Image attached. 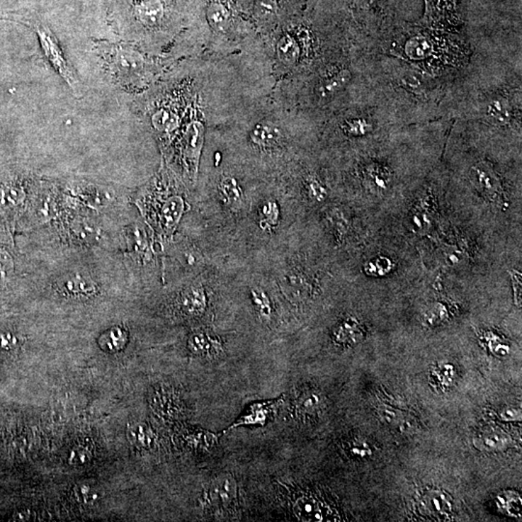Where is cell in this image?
Instances as JSON below:
<instances>
[{
  "label": "cell",
  "mask_w": 522,
  "mask_h": 522,
  "mask_svg": "<svg viewBox=\"0 0 522 522\" xmlns=\"http://www.w3.org/2000/svg\"><path fill=\"white\" fill-rule=\"evenodd\" d=\"M453 129L470 142H521V54L473 50L446 101Z\"/></svg>",
  "instance_id": "1"
},
{
  "label": "cell",
  "mask_w": 522,
  "mask_h": 522,
  "mask_svg": "<svg viewBox=\"0 0 522 522\" xmlns=\"http://www.w3.org/2000/svg\"><path fill=\"white\" fill-rule=\"evenodd\" d=\"M365 52L370 103L402 126L447 118V97L454 84L390 55Z\"/></svg>",
  "instance_id": "2"
},
{
  "label": "cell",
  "mask_w": 522,
  "mask_h": 522,
  "mask_svg": "<svg viewBox=\"0 0 522 522\" xmlns=\"http://www.w3.org/2000/svg\"><path fill=\"white\" fill-rule=\"evenodd\" d=\"M365 50L396 57L452 84L467 68L473 55L467 33L422 25L370 29L365 37Z\"/></svg>",
  "instance_id": "3"
},
{
  "label": "cell",
  "mask_w": 522,
  "mask_h": 522,
  "mask_svg": "<svg viewBox=\"0 0 522 522\" xmlns=\"http://www.w3.org/2000/svg\"><path fill=\"white\" fill-rule=\"evenodd\" d=\"M96 50L111 79L120 86L137 83L147 66L144 57L126 45L98 42Z\"/></svg>",
  "instance_id": "4"
},
{
  "label": "cell",
  "mask_w": 522,
  "mask_h": 522,
  "mask_svg": "<svg viewBox=\"0 0 522 522\" xmlns=\"http://www.w3.org/2000/svg\"><path fill=\"white\" fill-rule=\"evenodd\" d=\"M203 505L214 515L227 516L238 505V487L232 475H220L212 480L204 489Z\"/></svg>",
  "instance_id": "5"
},
{
  "label": "cell",
  "mask_w": 522,
  "mask_h": 522,
  "mask_svg": "<svg viewBox=\"0 0 522 522\" xmlns=\"http://www.w3.org/2000/svg\"><path fill=\"white\" fill-rule=\"evenodd\" d=\"M35 30L38 34L40 45L43 50L45 57L49 60L52 67L59 74L61 78L64 79L68 86L71 87L74 94L81 97L83 95V86L79 81L78 76H76L75 72L66 60L57 37L44 23H37Z\"/></svg>",
  "instance_id": "6"
},
{
  "label": "cell",
  "mask_w": 522,
  "mask_h": 522,
  "mask_svg": "<svg viewBox=\"0 0 522 522\" xmlns=\"http://www.w3.org/2000/svg\"><path fill=\"white\" fill-rule=\"evenodd\" d=\"M468 177L470 182L489 198L490 200L498 201L503 198L504 187L502 177L492 161L484 158L477 160L469 168Z\"/></svg>",
  "instance_id": "7"
},
{
  "label": "cell",
  "mask_w": 522,
  "mask_h": 522,
  "mask_svg": "<svg viewBox=\"0 0 522 522\" xmlns=\"http://www.w3.org/2000/svg\"><path fill=\"white\" fill-rule=\"evenodd\" d=\"M362 180L373 192L385 193L396 181V169L382 159L370 158L363 165Z\"/></svg>",
  "instance_id": "8"
},
{
  "label": "cell",
  "mask_w": 522,
  "mask_h": 522,
  "mask_svg": "<svg viewBox=\"0 0 522 522\" xmlns=\"http://www.w3.org/2000/svg\"><path fill=\"white\" fill-rule=\"evenodd\" d=\"M54 286L61 295L72 298H89L98 293L97 283L87 276L79 273H73L59 278Z\"/></svg>",
  "instance_id": "9"
},
{
  "label": "cell",
  "mask_w": 522,
  "mask_h": 522,
  "mask_svg": "<svg viewBox=\"0 0 522 522\" xmlns=\"http://www.w3.org/2000/svg\"><path fill=\"white\" fill-rule=\"evenodd\" d=\"M282 399L262 402H254L249 405L244 414L233 424L230 429L243 426H264L274 418L282 404Z\"/></svg>",
  "instance_id": "10"
},
{
  "label": "cell",
  "mask_w": 522,
  "mask_h": 522,
  "mask_svg": "<svg viewBox=\"0 0 522 522\" xmlns=\"http://www.w3.org/2000/svg\"><path fill=\"white\" fill-rule=\"evenodd\" d=\"M129 14L140 25L153 26L163 20L165 7L161 0H132Z\"/></svg>",
  "instance_id": "11"
},
{
  "label": "cell",
  "mask_w": 522,
  "mask_h": 522,
  "mask_svg": "<svg viewBox=\"0 0 522 522\" xmlns=\"http://www.w3.org/2000/svg\"><path fill=\"white\" fill-rule=\"evenodd\" d=\"M294 516L303 521H323L329 516L322 501L314 495L301 494L291 505Z\"/></svg>",
  "instance_id": "12"
},
{
  "label": "cell",
  "mask_w": 522,
  "mask_h": 522,
  "mask_svg": "<svg viewBox=\"0 0 522 522\" xmlns=\"http://www.w3.org/2000/svg\"><path fill=\"white\" fill-rule=\"evenodd\" d=\"M188 347L193 354L205 358H216L222 352V344L216 336L205 331L191 334Z\"/></svg>",
  "instance_id": "13"
},
{
  "label": "cell",
  "mask_w": 522,
  "mask_h": 522,
  "mask_svg": "<svg viewBox=\"0 0 522 522\" xmlns=\"http://www.w3.org/2000/svg\"><path fill=\"white\" fill-rule=\"evenodd\" d=\"M179 307L188 317H200L206 309V295L200 286L188 288L181 294Z\"/></svg>",
  "instance_id": "14"
},
{
  "label": "cell",
  "mask_w": 522,
  "mask_h": 522,
  "mask_svg": "<svg viewBox=\"0 0 522 522\" xmlns=\"http://www.w3.org/2000/svg\"><path fill=\"white\" fill-rule=\"evenodd\" d=\"M127 438L132 446L142 451H149L156 443L154 431L147 424L142 422L130 424L127 428Z\"/></svg>",
  "instance_id": "15"
},
{
  "label": "cell",
  "mask_w": 522,
  "mask_h": 522,
  "mask_svg": "<svg viewBox=\"0 0 522 522\" xmlns=\"http://www.w3.org/2000/svg\"><path fill=\"white\" fill-rule=\"evenodd\" d=\"M128 332L120 326H115L100 336L99 346L108 353H118L128 344Z\"/></svg>",
  "instance_id": "16"
},
{
  "label": "cell",
  "mask_w": 522,
  "mask_h": 522,
  "mask_svg": "<svg viewBox=\"0 0 522 522\" xmlns=\"http://www.w3.org/2000/svg\"><path fill=\"white\" fill-rule=\"evenodd\" d=\"M420 504L428 515L441 516L447 515L451 511V504L443 492H429L424 495Z\"/></svg>",
  "instance_id": "17"
},
{
  "label": "cell",
  "mask_w": 522,
  "mask_h": 522,
  "mask_svg": "<svg viewBox=\"0 0 522 522\" xmlns=\"http://www.w3.org/2000/svg\"><path fill=\"white\" fill-rule=\"evenodd\" d=\"M322 407V399L317 392L307 391L303 392L297 397L294 409L297 416L300 418L309 417V416L314 415L319 412Z\"/></svg>",
  "instance_id": "18"
},
{
  "label": "cell",
  "mask_w": 522,
  "mask_h": 522,
  "mask_svg": "<svg viewBox=\"0 0 522 522\" xmlns=\"http://www.w3.org/2000/svg\"><path fill=\"white\" fill-rule=\"evenodd\" d=\"M378 413L384 422L395 426L399 431L409 433L415 429V424L413 423V421L408 419L404 413L397 412V409L389 407H380L378 408Z\"/></svg>",
  "instance_id": "19"
},
{
  "label": "cell",
  "mask_w": 522,
  "mask_h": 522,
  "mask_svg": "<svg viewBox=\"0 0 522 522\" xmlns=\"http://www.w3.org/2000/svg\"><path fill=\"white\" fill-rule=\"evenodd\" d=\"M277 55L279 59L285 64H295L300 58V45L293 36H283L277 45Z\"/></svg>",
  "instance_id": "20"
},
{
  "label": "cell",
  "mask_w": 522,
  "mask_h": 522,
  "mask_svg": "<svg viewBox=\"0 0 522 522\" xmlns=\"http://www.w3.org/2000/svg\"><path fill=\"white\" fill-rule=\"evenodd\" d=\"M251 139L259 147H270L280 142V132L269 124H259L251 131Z\"/></svg>",
  "instance_id": "21"
},
{
  "label": "cell",
  "mask_w": 522,
  "mask_h": 522,
  "mask_svg": "<svg viewBox=\"0 0 522 522\" xmlns=\"http://www.w3.org/2000/svg\"><path fill=\"white\" fill-rule=\"evenodd\" d=\"M361 336V330L356 322L347 319L338 326L334 334V338L339 344H354L359 340Z\"/></svg>",
  "instance_id": "22"
},
{
  "label": "cell",
  "mask_w": 522,
  "mask_h": 522,
  "mask_svg": "<svg viewBox=\"0 0 522 522\" xmlns=\"http://www.w3.org/2000/svg\"><path fill=\"white\" fill-rule=\"evenodd\" d=\"M179 118L174 111L161 108L152 116V124L159 132H169L177 128Z\"/></svg>",
  "instance_id": "23"
},
{
  "label": "cell",
  "mask_w": 522,
  "mask_h": 522,
  "mask_svg": "<svg viewBox=\"0 0 522 522\" xmlns=\"http://www.w3.org/2000/svg\"><path fill=\"white\" fill-rule=\"evenodd\" d=\"M73 497L79 504L92 506L96 504L98 500H99L100 494L97 489L90 486L89 484L79 483L74 487Z\"/></svg>",
  "instance_id": "24"
},
{
  "label": "cell",
  "mask_w": 522,
  "mask_h": 522,
  "mask_svg": "<svg viewBox=\"0 0 522 522\" xmlns=\"http://www.w3.org/2000/svg\"><path fill=\"white\" fill-rule=\"evenodd\" d=\"M93 458V448L89 442H79L72 449L69 463L73 465H86Z\"/></svg>",
  "instance_id": "25"
},
{
  "label": "cell",
  "mask_w": 522,
  "mask_h": 522,
  "mask_svg": "<svg viewBox=\"0 0 522 522\" xmlns=\"http://www.w3.org/2000/svg\"><path fill=\"white\" fill-rule=\"evenodd\" d=\"M251 294L254 309H256L259 317L263 320L271 319L272 306L268 296L265 294L263 290H253Z\"/></svg>",
  "instance_id": "26"
},
{
  "label": "cell",
  "mask_w": 522,
  "mask_h": 522,
  "mask_svg": "<svg viewBox=\"0 0 522 522\" xmlns=\"http://www.w3.org/2000/svg\"><path fill=\"white\" fill-rule=\"evenodd\" d=\"M220 193L225 203L229 204L237 203L241 200V189L237 180L227 177L220 185Z\"/></svg>",
  "instance_id": "27"
},
{
  "label": "cell",
  "mask_w": 522,
  "mask_h": 522,
  "mask_svg": "<svg viewBox=\"0 0 522 522\" xmlns=\"http://www.w3.org/2000/svg\"><path fill=\"white\" fill-rule=\"evenodd\" d=\"M259 224L264 229H271L279 220V208L275 203H267L259 212Z\"/></svg>",
  "instance_id": "28"
},
{
  "label": "cell",
  "mask_w": 522,
  "mask_h": 522,
  "mask_svg": "<svg viewBox=\"0 0 522 522\" xmlns=\"http://www.w3.org/2000/svg\"><path fill=\"white\" fill-rule=\"evenodd\" d=\"M306 189L309 198L312 200L317 201V203L324 200L326 197H327L326 187L317 176H311L307 178Z\"/></svg>",
  "instance_id": "29"
},
{
  "label": "cell",
  "mask_w": 522,
  "mask_h": 522,
  "mask_svg": "<svg viewBox=\"0 0 522 522\" xmlns=\"http://www.w3.org/2000/svg\"><path fill=\"white\" fill-rule=\"evenodd\" d=\"M23 197L22 189L14 185H4L0 188V203L2 205H15L21 203Z\"/></svg>",
  "instance_id": "30"
},
{
  "label": "cell",
  "mask_w": 522,
  "mask_h": 522,
  "mask_svg": "<svg viewBox=\"0 0 522 522\" xmlns=\"http://www.w3.org/2000/svg\"><path fill=\"white\" fill-rule=\"evenodd\" d=\"M209 23L216 30L222 31L227 28V10L219 5H213L208 12Z\"/></svg>",
  "instance_id": "31"
},
{
  "label": "cell",
  "mask_w": 522,
  "mask_h": 522,
  "mask_svg": "<svg viewBox=\"0 0 522 522\" xmlns=\"http://www.w3.org/2000/svg\"><path fill=\"white\" fill-rule=\"evenodd\" d=\"M479 447L486 450H498L505 447L508 443L507 437L501 433H489L478 440Z\"/></svg>",
  "instance_id": "32"
},
{
  "label": "cell",
  "mask_w": 522,
  "mask_h": 522,
  "mask_svg": "<svg viewBox=\"0 0 522 522\" xmlns=\"http://www.w3.org/2000/svg\"><path fill=\"white\" fill-rule=\"evenodd\" d=\"M183 203L179 198H171L166 204V208L164 209V219L168 226H174L179 219L180 214L182 213Z\"/></svg>",
  "instance_id": "33"
},
{
  "label": "cell",
  "mask_w": 522,
  "mask_h": 522,
  "mask_svg": "<svg viewBox=\"0 0 522 522\" xmlns=\"http://www.w3.org/2000/svg\"><path fill=\"white\" fill-rule=\"evenodd\" d=\"M14 263L11 256L6 251L0 250V285L6 282L11 276Z\"/></svg>",
  "instance_id": "34"
},
{
  "label": "cell",
  "mask_w": 522,
  "mask_h": 522,
  "mask_svg": "<svg viewBox=\"0 0 522 522\" xmlns=\"http://www.w3.org/2000/svg\"><path fill=\"white\" fill-rule=\"evenodd\" d=\"M20 347V340L12 333L0 334V351L13 352Z\"/></svg>",
  "instance_id": "35"
},
{
  "label": "cell",
  "mask_w": 522,
  "mask_h": 522,
  "mask_svg": "<svg viewBox=\"0 0 522 522\" xmlns=\"http://www.w3.org/2000/svg\"><path fill=\"white\" fill-rule=\"evenodd\" d=\"M390 261L387 259H378L368 265L367 271L370 274L385 275L390 271Z\"/></svg>",
  "instance_id": "36"
},
{
  "label": "cell",
  "mask_w": 522,
  "mask_h": 522,
  "mask_svg": "<svg viewBox=\"0 0 522 522\" xmlns=\"http://www.w3.org/2000/svg\"><path fill=\"white\" fill-rule=\"evenodd\" d=\"M445 317H446V311H445V307L442 306V305H437V306L434 307L431 311H429L428 314V319L429 322L431 323H436L437 322H440V320H443L445 319Z\"/></svg>",
  "instance_id": "37"
},
{
  "label": "cell",
  "mask_w": 522,
  "mask_h": 522,
  "mask_svg": "<svg viewBox=\"0 0 522 522\" xmlns=\"http://www.w3.org/2000/svg\"><path fill=\"white\" fill-rule=\"evenodd\" d=\"M261 8L266 13H271L275 9L274 0H262Z\"/></svg>",
  "instance_id": "38"
}]
</instances>
